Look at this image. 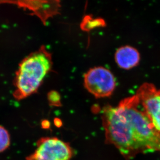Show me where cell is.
Returning <instances> with one entry per match:
<instances>
[{
  "label": "cell",
  "instance_id": "cell-1",
  "mask_svg": "<svg viewBox=\"0 0 160 160\" xmlns=\"http://www.w3.org/2000/svg\"><path fill=\"white\" fill-rule=\"evenodd\" d=\"M106 142L127 160L139 153L160 152V133L154 128L137 95L122 100L117 106L102 110Z\"/></svg>",
  "mask_w": 160,
  "mask_h": 160
},
{
  "label": "cell",
  "instance_id": "cell-2",
  "mask_svg": "<svg viewBox=\"0 0 160 160\" xmlns=\"http://www.w3.org/2000/svg\"><path fill=\"white\" fill-rule=\"evenodd\" d=\"M52 54L44 46L25 58L16 72L14 98L22 100L36 92L52 69Z\"/></svg>",
  "mask_w": 160,
  "mask_h": 160
},
{
  "label": "cell",
  "instance_id": "cell-3",
  "mask_svg": "<svg viewBox=\"0 0 160 160\" xmlns=\"http://www.w3.org/2000/svg\"><path fill=\"white\" fill-rule=\"evenodd\" d=\"M85 88L97 98H106L112 95L116 82L113 74L103 67L91 68L84 76Z\"/></svg>",
  "mask_w": 160,
  "mask_h": 160
},
{
  "label": "cell",
  "instance_id": "cell-4",
  "mask_svg": "<svg viewBox=\"0 0 160 160\" xmlns=\"http://www.w3.org/2000/svg\"><path fill=\"white\" fill-rule=\"evenodd\" d=\"M136 95L154 128L160 133V89L152 83H145L138 89Z\"/></svg>",
  "mask_w": 160,
  "mask_h": 160
},
{
  "label": "cell",
  "instance_id": "cell-5",
  "mask_svg": "<svg viewBox=\"0 0 160 160\" xmlns=\"http://www.w3.org/2000/svg\"><path fill=\"white\" fill-rule=\"evenodd\" d=\"M72 150L70 146L57 138H46L39 141L31 160H70Z\"/></svg>",
  "mask_w": 160,
  "mask_h": 160
},
{
  "label": "cell",
  "instance_id": "cell-6",
  "mask_svg": "<svg viewBox=\"0 0 160 160\" xmlns=\"http://www.w3.org/2000/svg\"><path fill=\"white\" fill-rule=\"evenodd\" d=\"M140 54L136 49L130 46H122L117 50L115 60L117 65L124 70L136 67L140 61Z\"/></svg>",
  "mask_w": 160,
  "mask_h": 160
},
{
  "label": "cell",
  "instance_id": "cell-7",
  "mask_svg": "<svg viewBox=\"0 0 160 160\" xmlns=\"http://www.w3.org/2000/svg\"><path fill=\"white\" fill-rule=\"evenodd\" d=\"M28 4H21V6H27L35 12L42 20H45L50 16H52L58 12L59 4L58 2H52V4H49L51 1H27Z\"/></svg>",
  "mask_w": 160,
  "mask_h": 160
},
{
  "label": "cell",
  "instance_id": "cell-8",
  "mask_svg": "<svg viewBox=\"0 0 160 160\" xmlns=\"http://www.w3.org/2000/svg\"><path fill=\"white\" fill-rule=\"evenodd\" d=\"M102 20L100 19H93L90 16H86L83 18L81 24L82 29L85 31H89L98 27L103 26Z\"/></svg>",
  "mask_w": 160,
  "mask_h": 160
},
{
  "label": "cell",
  "instance_id": "cell-9",
  "mask_svg": "<svg viewBox=\"0 0 160 160\" xmlns=\"http://www.w3.org/2000/svg\"><path fill=\"white\" fill-rule=\"evenodd\" d=\"M10 143L9 135L7 130L0 126V152L4 151Z\"/></svg>",
  "mask_w": 160,
  "mask_h": 160
},
{
  "label": "cell",
  "instance_id": "cell-10",
  "mask_svg": "<svg viewBox=\"0 0 160 160\" xmlns=\"http://www.w3.org/2000/svg\"><path fill=\"white\" fill-rule=\"evenodd\" d=\"M48 100L51 105L54 106H61V96L57 91H51L48 94Z\"/></svg>",
  "mask_w": 160,
  "mask_h": 160
},
{
  "label": "cell",
  "instance_id": "cell-11",
  "mask_svg": "<svg viewBox=\"0 0 160 160\" xmlns=\"http://www.w3.org/2000/svg\"><path fill=\"white\" fill-rule=\"evenodd\" d=\"M42 125L45 126V128H47L49 126V122L47 120H45L42 122Z\"/></svg>",
  "mask_w": 160,
  "mask_h": 160
},
{
  "label": "cell",
  "instance_id": "cell-12",
  "mask_svg": "<svg viewBox=\"0 0 160 160\" xmlns=\"http://www.w3.org/2000/svg\"><path fill=\"white\" fill-rule=\"evenodd\" d=\"M55 123H56V125L58 126L59 124L60 125H61L60 124H61V122L60 120L59 119H56L55 120Z\"/></svg>",
  "mask_w": 160,
  "mask_h": 160
}]
</instances>
